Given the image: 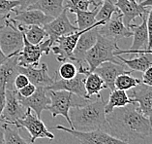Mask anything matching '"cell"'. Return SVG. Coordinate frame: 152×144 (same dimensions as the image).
<instances>
[{"instance_id":"6da1fadb","label":"cell","mask_w":152,"mask_h":144,"mask_svg":"<svg viewBox=\"0 0 152 144\" xmlns=\"http://www.w3.org/2000/svg\"><path fill=\"white\" fill-rule=\"evenodd\" d=\"M106 120L110 134L130 144L138 139L144 140L152 131L150 121L142 115L136 103L115 108L106 114Z\"/></svg>"},{"instance_id":"7a4b0ae2","label":"cell","mask_w":152,"mask_h":144,"mask_svg":"<svg viewBox=\"0 0 152 144\" xmlns=\"http://www.w3.org/2000/svg\"><path fill=\"white\" fill-rule=\"evenodd\" d=\"M106 102L100 95L95 100H88L85 104L72 107L69 117L72 123V130L79 131H92L107 130L105 113Z\"/></svg>"},{"instance_id":"3957f363","label":"cell","mask_w":152,"mask_h":144,"mask_svg":"<svg viewBox=\"0 0 152 144\" xmlns=\"http://www.w3.org/2000/svg\"><path fill=\"white\" fill-rule=\"evenodd\" d=\"M117 42L109 39L101 34L97 35V41L85 55V62L88 65L89 72H93L96 67L106 61L118 64L114 52L118 49Z\"/></svg>"},{"instance_id":"277c9868","label":"cell","mask_w":152,"mask_h":144,"mask_svg":"<svg viewBox=\"0 0 152 144\" xmlns=\"http://www.w3.org/2000/svg\"><path fill=\"white\" fill-rule=\"evenodd\" d=\"M49 97L50 98V104L48 106L47 110L50 112L53 118L59 115L64 117L70 126L69 128H72V123L69 117L70 109L72 107L83 105L88 100H90V99H84L81 97L76 100L77 95H73L67 91H49Z\"/></svg>"},{"instance_id":"5b68a950","label":"cell","mask_w":152,"mask_h":144,"mask_svg":"<svg viewBox=\"0 0 152 144\" xmlns=\"http://www.w3.org/2000/svg\"><path fill=\"white\" fill-rule=\"evenodd\" d=\"M23 48V34L20 30L18 24L6 17L4 25L0 28V49L8 58L18 56Z\"/></svg>"},{"instance_id":"8992f818","label":"cell","mask_w":152,"mask_h":144,"mask_svg":"<svg viewBox=\"0 0 152 144\" xmlns=\"http://www.w3.org/2000/svg\"><path fill=\"white\" fill-rule=\"evenodd\" d=\"M54 128L57 131L68 132L69 134L73 135L74 137L79 140L80 144H130L114 137V136L110 135L109 132L102 130L92 131H79L66 128L61 125L56 126V127H54Z\"/></svg>"},{"instance_id":"52a82bcc","label":"cell","mask_w":152,"mask_h":144,"mask_svg":"<svg viewBox=\"0 0 152 144\" xmlns=\"http://www.w3.org/2000/svg\"><path fill=\"white\" fill-rule=\"evenodd\" d=\"M17 128H26L27 131L30 134V142L33 143L37 138H48V139H53L54 135L53 134L48 130L46 125L44 124V122L38 118L36 115H34L31 112V109L27 108V111L25 113V115L21 119H18L16 122H14L13 124Z\"/></svg>"},{"instance_id":"ba28073f","label":"cell","mask_w":152,"mask_h":144,"mask_svg":"<svg viewBox=\"0 0 152 144\" xmlns=\"http://www.w3.org/2000/svg\"><path fill=\"white\" fill-rule=\"evenodd\" d=\"M51 49L49 39L45 40L38 45H32L23 36V48L18 56V65L24 66H38L39 61L44 55L48 56Z\"/></svg>"},{"instance_id":"9c48e42d","label":"cell","mask_w":152,"mask_h":144,"mask_svg":"<svg viewBox=\"0 0 152 144\" xmlns=\"http://www.w3.org/2000/svg\"><path fill=\"white\" fill-rule=\"evenodd\" d=\"M67 13L68 10L65 8L57 18H55L50 23L47 24L43 27V28L47 32L48 39L50 40L51 46L53 45L59 37L72 34V33L79 30L76 25H74L70 21Z\"/></svg>"},{"instance_id":"30bf717a","label":"cell","mask_w":152,"mask_h":144,"mask_svg":"<svg viewBox=\"0 0 152 144\" xmlns=\"http://www.w3.org/2000/svg\"><path fill=\"white\" fill-rule=\"evenodd\" d=\"M27 108L20 103L18 97V91H5V106L3 109L0 121L6 124H13L18 119H21L25 115Z\"/></svg>"},{"instance_id":"8fae6325","label":"cell","mask_w":152,"mask_h":144,"mask_svg":"<svg viewBox=\"0 0 152 144\" xmlns=\"http://www.w3.org/2000/svg\"><path fill=\"white\" fill-rule=\"evenodd\" d=\"M98 33L116 42L122 38H128L133 35L132 31L124 25L122 15L119 11L114 13L110 20L107 21L105 24L100 25L98 27Z\"/></svg>"},{"instance_id":"7c38bea8","label":"cell","mask_w":152,"mask_h":144,"mask_svg":"<svg viewBox=\"0 0 152 144\" xmlns=\"http://www.w3.org/2000/svg\"><path fill=\"white\" fill-rule=\"evenodd\" d=\"M86 75L77 73V74L72 79L63 80L58 78L54 74L53 76V83L49 87H46L49 91H67L72 93L73 95H77L81 98L88 99L86 95V91L84 88V82Z\"/></svg>"},{"instance_id":"4fadbf2b","label":"cell","mask_w":152,"mask_h":144,"mask_svg":"<svg viewBox=\"0 0 152 144\" xmlns=\"http://www.w3.org/2000/svg\"><path fill=\"white\" fill-rule=\"evenodd\" d=\"M148 15V14H147ZM147 15L142 18V24H130L129 29L132 31L134 39L133 43L129 50L118 49L114 52V56H122L124 54H134L135 52L142 51L147 49L148 46V34H147V28H146V17Z\"/></svg>"},{"instance_id":"5bb4252c","label":"cell","mask_w":152,"mask_h":144,"mask_svg":"<svg viewBox=\"0 0 152 144\" xmlns=\"http://www.w3.org/2000/svg\"><path fill=\"white\" fill-rule=\"evenodd\" d=\"M10 18L24 27H31V25L44 27L53 20V18L47 16L39 10H18L17 8L12 11V13L10 14Z\"/></svg>"},{"instance_id":"9a60e30c","label":"cell","mask_w":152,"mask_h":144,"mask_svg":"<svg viewBox=\"0 0 152 144\" xmlns=\"http://www.w3.org/2000/svg\"><path fill=\"white\" fill-rule=\"evenodd\" d=\"M98 27H95L88 29L80 36L72 53L71 61H75L79 65H83L85 62V55L97 41Z\"/></svg>"},{"instance_id":"2e32d148","label":"cell","mask_w":152,"mask_h":144,"mask_svg":"<svg viewBox=\"0 0 152 144\" xmlns=\"http://www.w3.org/2000/svg\"><path fill=\"white\" fill-rule=\"evenodd\" d=\"M133 103L138 104V108L143 116L150 121L152 128V87L140 83L131 93Z\"/></svg>"},{"instance_id":"e0dca14e","label":"cell","mask_w":152,"mask_h":144,"mask_svg":"<svg viewBox=\"0 0 152 144\" xmlns=\"http://www.w3.org/2000/svg\"><path fill=\"white\" fill-rule=\"evenodd\" d=\"M127 66L124 64H114L112 61H106L100 64L98 67L94 69V73L99 75L104 81L107 89H110L112 92L114 89V81L117 78V76L123 73H131V70H127Z\"/></svg>"},{"instance_id":"ac0fdd59","label":"cell","mask_w":152,"mask_h":144,"mask_svg":"<svg viewBox=\"0 0 152 144\" xmlns=\"http://www.w3.org/2000/svg\"><path fill=\"white\" fill-rule=\"evenodd\" d=\"M20 103L24 107L33 110L36 116L41 119L42 112L50 104V98L49 97V91L46 87H37L35 93L29 97H21L18 95Z\"/></svg>"},{"instance_id":"d6986e66","label":"cell","mask_w":152,"mask_h":144,"mask_svg":"<svg viewBox=\"0 0 152 144\" xmlns=\"http://www.w3.org/2000/svg\"><path fill=\"white\" fill-rule=\"evenodd\" d=\"M18 73L24 74L29 82L36 87H49L53 83V78L49 75L47 64H42L38 68L36 66H18Z\"/></svg>"},{"instance_id":"ffe728a7","label":"cell","mask_w":152,"mask_h":144,"mask_svg":"<svg viewBox=\"0 0 152 144\" xmlns=\"http://www.w3.org/2000/svg\"><path fill=\"white\" fill-rule=\"evenodd\" d=\"M114 5L122 15L123 24L128 28L130 24H132V21L136 20V18H142L149 12V9L147 10V7H142L139 3H132L128 0H116Z\"/></svg>"},{"instance_id":"44dd1931","label":"cell","mask_w":152,"mask_h":144,"mask_svg":"<svg viewBox=\"0 0 152 144\" xmlns=\"http://www.w3.org/2000/svg\"><path fill=\"white\" fill-rule=\"evenodd\" d=\"M18 56H14L0 65V90H15L14 80L18 74Z\"/></svg>"},{"instance_id":"7402d4cb","label":"cell","mask_w":152,"mask_h":144,"mask_svg":"<svg viewBox=\"0 0 152 144\" xmlns=\"http://www.w3.org/2000/svg\"><path fill=\"white\" fill-rule=\"evenodd\" d=\"M67 10L73 14H76V27L79 30H84V29L93 27H98V25H103L106 24L104 21H96L95 20L99 7H94V9L92 11H80L73 8H70Z\"/></svg>"},{"instance_id":"603a6c76","label":"cell","mask_w":152,"mask_h":144,"mask_svg":"<svg viewBox=\"0 0 152 144\" xmlns=\"http://www.w3.org/2000/svg\"><path fill=\"white\" fill-rule=\"evenodd\" d=\"M27 9L39 10L47 16L55 19L65 9L64 0H38L33 5L29 6Z\"/></svg>"},{"instance_id":"cb8c5ba5","label":"cell","mask_w":152,"mask_h":144,"mask_svg":"<svg viewBox=\"0 0 152 144\" xmlns=\"http://www.w3.org/2000/svg\"><path fill=\"white\" fill-rule=\"evenodd\" d=\"M137 58L126 60L122 56H116L123 64L129 67V70L137 72H144L145 70L152 66V55L150 54H137Z\"/></svg>"},{"instance_id":"d4e9b609","label":"cell","mask_w":152,"mask_h":144,"mask_svg":"<svg viewBox=\"0 0 152 144\" xmlns=\"http://www.w3.org/2000/svg\"><path fill=\"white\" fill-rule=\"evenodd\" d=\"M131 103H133L132 99L129 97V95L126 94L125 91L114 89L110 95L109 100H107V102H106L105 113L109 114L113 112L115 108L124 107L128 104H131Z\"/></svg>"},{"instance_id":"484cf974","label":"cell","mask_w":152,"mask_h":144,"mask_svg":"<svg viewBox=\"0 0 152 144\" xmlns=\"http://www.w3.org/2000/svg\"><path fill=\"white\" fill-rule=\"evenodd\" d=\"M84 88L86 91V95L88 99H91V97L95 95V97H100V92L106 88V85L104 81L99 75H97L94 72H90L86 75L84 82Z\"/></svg>"},{"instance_id":"4316f807","label":"cell","mask_w":152,"mask_h":144,"mask_svg":"<svg viewBox=\"0 0 152 144\" xmlns=\"http://www.w3.org/2000/svg\"><path fill=\"white\" fill-rule=\"evenodd\" d=\"M20 30L23 32L24 38L32 45H38L42 43L45 39H48V34L43 27L38 25H31V27H21L18 24Z\"/></svg>"},{"instance_id":"83f0119b","label":"cell","mask_w":152,"mask_h":144,"mask_svg":"<svg viewBox=\"0 0 152 144\" xmlns=\"http://www.w3.org/2000/svg\"><path fill=\"white\" fill-rule=\"evenodd\" d=\"M4 144H33L20 134V128L14 125H4Z\"/></svg>"},{"instance_id":"f1b7e54d","label":"cell","mask_w":152,"mask_h":144,"mask_svg":"<svg viewBox=\"0 0 152 144\" xmlns=\"http://www.w3.org/2000/svg\"><path fill=\"white\" fill-rule=\"evenodd\" d=\"M140 83H142V81L131 76V73H123V74L117 76V78L114 81V88L117 90L126 92L131 90V89H134Z\"/></svg>"},{"instance_id":"f546056e","label":"cell","mask_w":152,"mask_h":144,"mask_svg":"<svg viewBox=\"0 0 152 144\" xmlns=\"http://www.w3.org/2000/svg\"><path fill=\"white\" fill-rule=\"evenodd\" d=\"M118 12V9L114 5L113 1H105L103 4L99 7V10L96 14L95 20L96 21H104L107 23V21L110 20L114 13Z\"/></svg>"},{"instance_id":"4dcf8cb0","label":"cell","mask_w":152,"mask_h":144,"mask_svg":"<svg viewBox=\"0 0 152 144\" xmlns=\"http://www.w3.org/2000/svg\"><path fill=\"white\" fill-rule=\"evenodd\" d=\"M77 74V67L71 61H65L62 62V64L59 66V68L55 75L58 78L63 80H69L74 78Z\"/></svg>"},{"instance_id":"1f68e13d","label":"cell","mask_w":152,"mask_h":144,"mask_svg":"<svg viewBox=\"0 0 152 144\" xmlns=\"http://www.w3.org/2000/svg\"><path fill=\"white\" fill-rule=\"evenodd\" d=\"M20 5V2L18 0H0V16H8Z\"/></svg>"},{"instance_id":"d6a6232c","label":"cell","mask_w":152,"mask_h":144,"mask_svg":"<svg viewBox=\"0 0 152 144\" xmlns=\"http://www.w3.org/2000/svg\"><path fill=\"white\" fill-rule=\"evenodd\" d=\"M29 83L30 82H29V80L26 76L24 74H21V73H18L14 80V88L16 91H18V90H20V89L24 88L25 86H27Z\"/></svg>"},{"instance_id":"836d02e7","label":"cell","mask_w":152,"mask_h":144,"mask_svg":"<svg viewBox=\"0 0 152 144\" xmlns=\"http://www.w3.org/2000/svg\"><path fill=\"white\" fill-rule=\"evenodd\" d=\"M146 28L148 34V46L147 49H152V7L149 9V12L146 17Z\"/></svg>"},{"instance_id":"e575fe53","label":"cell","mask_w":152,"mask_h":144,"mask_svg":"<svg viewBox=\"0 0 152 144\" xmlns=\"http://www.w3.org/2000/svg\"><path fill=\"white\" fill-rule=\"evenodd\" d=\"M37 87L34 86L33 84L29 83L27 86H25L24 88L20 89V90L18 91V95L21 97H29L30 95H32L35 93Z\"/></svg>"},{"instance_id":"d590c367","label":"cell","mask_w":152,"mask_h":144,"mask_svg":"<svg viewBox=\"0 0 152 144\" xmlns=\"http://www.w3.org/2000/svg\"><path fill=\"white\" fill-rule=\"evenodd\" d=\"M142 83L144 84V85H146V86L152 87V66L148 67L145 71L143 72Z\"/></svg>"},{"instance_id":"8d00e7d4","label":"cell","mask_w":152,"mask_h":144,"mask_svg":"<svg viewBox=\"0 0 152 144\" xmlns=\"http://www.w3.org/2000/svg\"><path fill=\"white\" fill-rule=\"evenodd\" d=\"M20 2V7H18V10H25L27 9L29 6L33 5L34 3H36L38 0H18Z\"/></svg>"},{"instance_id":"74e56055","label":"cell","mask_w":152,"mask_h":144,"mask_svg":"<svg viewBox=\"0 0 152 144\" xmlns=\"http://www.w3.org/2000/svg\"><path fill=\"white\" fill-rule=\"evenodd\" d=\"M4 106H5V91L0 90V117L2 115Z\"/></svg>"},{"instance_id":"f35d334b","label":"cell","mask_w":152,"mask_h":144,"mask_svg":"<svg viewBox=\"0 0 152 144\" xmlns=\"http://www.w3.org/2000/svg\"><path fill=\"white\" fill-rule=\"evenodd\" d=\"M4 125L5 123L2 121H0V144H4Z\"/></svg>"},{"instance_id":"ab89813d","label":"cell","mask_w":152,"mask_h":144,"mask_svg":"<svg viewBox=\"0 0 152 144\" xmlns=\"http://www.w3.org/2000/svg\"><path fill=\"white\" fill-rule=\"evenodd\" d=\"M89 1H90V3L94 7H100L103 4V2H105V1H112V0H89Z\"/></svg>"},{"instance_id":"60d3db41","label":"cell","mask_w":152,"mask_h":144,"mask_svg":"<svg viewBox=\"0 0 152 144\" xmlns=\"http://www.w3.org/2000/svg\"><path fill=\"white\" fill-rule=\"evenodd\" d=\"M7 58H9L7 57V56H5L4 53L2 52V50L0 49V65H1L4 61H7Z\"/></svg>"},{"instance_id":"b9f144b4","label":"cell","mask_w":152,"mask_h":144,"mask_svg":"<svg viewBox=\"0 0 152 144\" xmlns=\"http://www.w3.org/2000/svg\"><path fill=\"white\" fill-rule=\"evenodd\" d=\"M140 5L142 7H152V0H144L142 3H140Z\"/></svg>"},{"instance_id":"7bdbcfd3","label":"cell","mask_w":152,"mask_h":144,"mask_svg":"<svg viewBox=\"0 0 152 144\" xmlns=\"http://www.w3.org/2000/svg\"><path fill=\"white\" fill-rule=\"evenodd\" d=\"M137 54H150V55H152V49H145V50L138 51V52H135L133 55H137Z\"/></svg>"},{"instance_id":"ee69618b","label":"cell","mask_w":152,"mask_h":144,"mask_svg":"<svg viewBox=\"0 0 152 144\" xmlns=\"http://www.w3.org/2000/svg\"><path fill=\"white\" fill-rule=\"evenodd\" d=\"M7 16H0V28H1L5 24V19Z\"/></svg>"},{"instance_id":"f6af8a7d","label":"cell","mask_w":152,"mask_h":144,"mask_svg":"<svg viewBox=\"0 0 152 144\" xmlns=\"http://www.w3.org/2000/svg\"><path fill=\"white\" fill-rule=\"evenodd\" d=\"M128 1H130V2H132V3H138L136 1V0H128Z\"/></svg>"},{"instance_id":"bcb514c9","label":"cell","mask_w":152,"mask_h":144,"mask_svg":"<svg viewBox=\"0 0 152 144\" xmlns=\"http://www.w3.org/2000/svg\"><path fill=\"white\" fill-rule=\"evenodd\" d=\"M136 1H137V2H138V3H139V4H140V3H142V1H144V0H136Z\"/></svg>"}]
</instances>
